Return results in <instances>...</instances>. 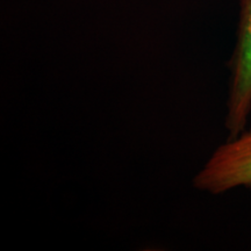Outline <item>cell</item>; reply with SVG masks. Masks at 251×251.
<instances>
[{
    "label": "cell",
    "instance_id": "7a4b0ae2",
    "mask_svg": "<svg viewBox=\"0 0 251 251\" xmlns=\"http://www.w3.org/2000/svg\"><path fill=\"white\" fill-rule=\"evenodd\" d=\"M192 185L213 196L238 187L251 190V127L219 146L194 176Z\"/></svg>",
    "mask_w": 251,
    "mask_h": 251
},
{
    "label": "cell",
    "instance_id": "6da1fadb",
    "mask_svg": "<svg viewBox=\"0 0 251 251\" xmlns=\"http://www.w3.org/2000/svg\"><path fill=\"white\" fill-rule=\"evenodd\" d=\"M225 128L228 139L247 129L251 114V0H240L236 43L230 59Z\"/></svg>",
    "mask_w": 251,
    "mask_h": 251
}]
</instances>
